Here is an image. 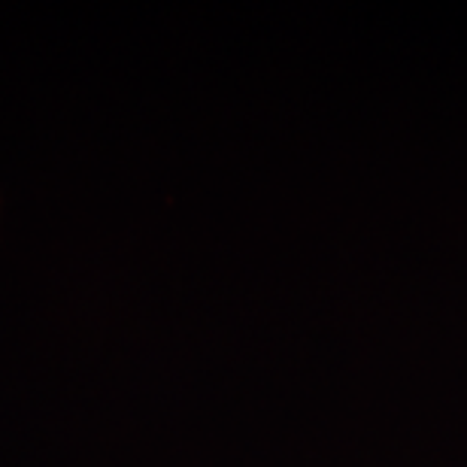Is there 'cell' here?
Wrapping results in <instances>:
<instances>
[]
</instances>
